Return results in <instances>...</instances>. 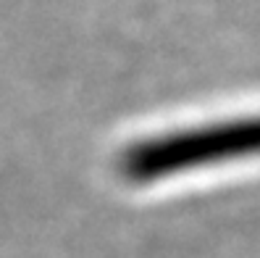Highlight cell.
<instances>
[{
    "label": "cell",
    "mask_w": 260,
    "mask_h": 258,
    "mask_svg": "<svg viewBox=\"0 0 260 258\" xmlns=\"http://www.w3.org/2000/svg\"><path fill=\"white\" fill-rule=\"evenodd\" d=\"M252 153H260V119L192 129L142 142L126 153L124 169L132 179L147 182Z\"/></svg>",
    "instance_id": "1"
}]
</instances>
